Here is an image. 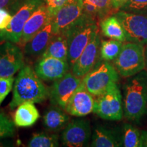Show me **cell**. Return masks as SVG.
<instances>
[{"instance_id": "cell-3", "label": "cell", "mask_w": 147, "mask_h": 147, "mask_svg": "<svg viewBox=\"0 0 147 147\" xmlns=\"http://www.w3.org/2000/svg\"><path fill=\"white\" fill-rule=\"evenodd\" d=\"M96 21L85 14L71 25L62 34L65 35L68 45L67 62L71 67L77 60L90 40L98 32Z\"/></svg>"}, {"instance_id": "cell-14", "label": "cell", "mask_w": 147, "mask_h": 147, "mask_svg": "<svg viewBox=\"0 0 147 147\" xmlns=\"http://www.w3.org/2000/svg\"><path fill=\"white\" fill-rule=\"evenodd\" d=\"M70 66L67 61L51 57H41L34 65L36 74L45 81H55L68 72Z\"/></svg>"}, {"instance_id": "cell-17", "label": "cell", "mask_w": 147, "mask_h": 147, "mask_svg": "<svg viewBox=\"0 0 147 147\" xmlns=\"http://www.w3.org/2000/svg\"><path fill=\"white\" fill-rule=\"evenodd\" d=\"M91 146L119 147L122 146V133L120 131L97 125L91 136Z\"/></svg>"}, {"instance_id": "cell-21", "label": "cell", "mask_w": 147, "mask_h": 147, "mask_svg": "<svg viewBox=\"0 0 147 147\" xmlns=\"http://www.w3.org/2000/svg\"><path fill=\"white\" fill-rule=\"evenodd\" d=\"M41 57H51L67 61L68 45L65 35L62 33L54 34L50 43Z\"/></svg>"}, {"instance_id": "cell-18", "label": "cell", "mask_w": 147, "mask_h": 147, "mask_svg": "<svg viewBox=\"0 0 147 147\" xmlns=\"http://www.w3.org/2000/svg\"><path fill=\"white\" fill-rule=\"evenodd\" d=\"M54 36L52 21L38 32L24 46V53L27 55H42Z\"/></svg>"}, {"instance_id": "cell-27", "label": "cell", "mask_w": 147, "mask_h": 147, "mask_svg": "<svg viewBox=\"0 0 147 147\" xmlns=\"http://www.w3.org/2000/svg\"><path fill=\"white\" fill-rule=\"evenodd\" d=\"M15 126L14 121L0 110V140L13 136L16 132Z\"/></svg>"}, {"instance_id": "cell-4", "label": "cell", "mask_w": 147, "mask_h": 147, "mask_svg": "<svg viewBox=\"0 0 147 147\" xmlns=\"http://www.w3.org/2000/svg\"><path fill=\"white\" fill-rule=\"evenodd\" d=\"M118 71L108 61L100 62L82 78V83L95 97L103 94L119 80Z\"/></svg>"}, {"instance_id": "cell-33", "label": "cell", "mask_w": 147, "mask_h": 147, "mask_svg": "<svg viewBox=\"0 0 147 147\" xmlns=\"http://www.w3.org/2000/svg\"><path fill=\"white\" fill-rule=\"evenodd\" d=\"M129 0H111V5L114 10H120Z\"/></svg>"}, {"instance_id": "cell-1", "label": "cell", "mask_w": 147, "mask_h": 147, "mask_svg": "<svg viewBox=\"0 0 147 147\" xmlns=\"http://www.w3.org/2000/svg\"><path fill=\"white\" fill-rule=\"evenodd\" d=\"M49 97V89L29 65H24L14 79L12 100L9 104L14 110L25 102L40 104Z\"/></svg>"}, {"instance_id": "cell-11", "label": "cell", "mask_w": 147, "mask_h": 147, "mask_svg": "<svg viewBox=\"0 0 147 147\" xmlns=\"http://www.w3.org/2000/svg\"><path fill=\"white\" fill-rule=\"evenodd\" d=\"M91 136V129L87 119H75L69 122L61 134L64 146H87Z\"/></svg>"}, {"instance_id": "cell-30", "label": "cell", "mask_w": 147, "mask_h": 147, "mask_svg": "<svg viewBox=\"0 0 147 147\" xmlns=\"http://www.w3.org/2000/svg\"><path fill=\"white\" fill-rule=\"evenodd\" d=\"M67 1V0H45V3L52 20Z\"/></svg>"}, {"instance_id": "cell-24", "label": "cell", "mask_w": 147, "mask_h": 147, "mask_svg": "<svg viewBox=\"0 0 147 147\" xmlns=\"http://www.w3.org/2000/svg\"><path fill=\"white\" fill-rule=\"evenodd\" d=\"M122 146L125 147H142V131L131 124L122 127Z\"/></svg>"}, {"instance_id": "cell-13", "label": "cell", "mask_w": 147, "mask_h": 147, "mask_svg": "<svg viewBox=\"0 0 147 147\" xmlns=\"http://www.w3.org/2000/svg\"><path fill=\"white\" fill-rule=\"evenodd\" d=\"M82 14V0H67L52 20L54 34L65 32Z\"/></svg>"}, {"instance_id": "cell-35", "label": "cell", "mask_w": 147, "mask_h": 147, "mask_svg": "<svg viewBox=\"0 0 147 147\" xmlns=\"http://www.w3.org/2000/svg\"><path fill=\"white\" fill-rule=\"evenodd\" d=\"M144 57H145V69L147 71V45L144 46Z\"/></svg>"}, {"instance_id": "cell-5", "label": "cell", "mask_w": 147, "mask_h": 147, "mask_svg": "<svg viewBox=\"0 0 147 147\" xmlns=\"http://www.w3.org/2000/svg\"><path fill=\"white\" fill-rule=\"evenodd\" d=\"M114 66L123 78L133 76L144 70V45L131 42L123 43L120 53L114 60Z\"/></svg>"}, {"instance_id": "cell-15", "label": "cell", "mask_w": 147, "mask_h": 147, "mask_svg": "<svg viewBox=\"0 0 147 147\" xmlns=\"http://www.w3.org/2000/svg\"><path fill=\"white\" fill-rule=\"evenodd\" d=\"M94 104V95L89 93L82 83L69 100L65 111L74 117H84L93 113Z\"/></svg>"}, {"instance_id": "cell-20", "label": "cell", "mask_w": 147, "mask_h": 147, "mask_svg": "<svg viewBox=\"0 0 147 147\" xmlns=\"http://www.w3.org/2000/svg\"><path fill=\"white\" fill-rule=\"evenodd\" d=\"M69 117L63 109L59 106L53 105L49 108L43 117L44 125L48 130L57 132L65 128L68 124Z\"/></svg>"}, {"instance_id": "cell-7", "label": "cell", "mask_w": 147, "mask_h": 147, "mask_svg": "<svg viewBox=\"0 0 147 147\" xmlns=\"http://www.w3.org/2000/svg\"><path fill=\"white\" fill-rule=\"evenodd\" d=\"M93 113L108 121H120L124 116L122 95L117 84L95 99Z\"/></svg>"}, {"instance_id": "cell-19", "label": "cell", "mask_w": 147, "mask_h": 147, "mask_svg": "<svg viewBox=\"0 0 147 147\" xmlns=\"http://www.w3.org/2000/svg\"><path fill=\"white\" fill-rule=\"evenodd\" d=\"M40 115L34 103L25 102L16 108L14 116V122L18 127H29L36 123Z\"/></svg>"}, {"instance_id": "cell-28", "label": "cell", "mask_w": 147, "mask_h": 147, "mask_svg": "<svg viewBox=\"0 0 147 147\" xmlns=\"http://www.w3.org/2000/svg\"><path fill=\"white\" fill-rule=\"evenodd\" d=\"M120 10L147 15V0H129Z\"/></svg>"}, {"instance_id": "cell-26", "label": "cell", "mask_w": 147, "mask_h": 147, "mask_svg": "<svg viewBox=\"0 0 147 147\" xmlns=\"http://www.w3.org/2000/svg\"><path fill=\"white\" fill-rule=\"evenodd\" d=\"M59 146L57 134L36 133L29 140L27 146L29 147H57Z\"/></svg>"}, {"instance_id": "cell-31", "label": "cell", "mask_w": 147, "mask_h": 147, "mask_svg": "<svg viewBox=\"0 0 147 147\" xmlns=\"http://www.w3.org/2000/svg\"><path fill=\"white\" fill-rule=\"evenodd\" d=\"M12 18V15L8 10L0 8V31L5 29L8 26Z\"/></svg>"}, {"instance_id": "cell-32", "label": "cell", "mask_w": 147, "mask_h": 147, "mask_svg": "<svg viewBox=\"0 0 147 147\" xmlns=\"http://www.w3.org/2000/svg\"><path fill=\"white\" fill-rule=\"evenodd\" d=\"M19 0H0V8L12 11Z\"/></svg>"}, {"instance_id": "cell-10", "label": "cell", "mask_w": 147, "mask_h": 147, "mask_svg": "<svg viewBox=\"0 0 147 147\" xmlns=\"http://www.w3.org/2000/svg\"><path fill=\"white\" fill-rule=\"evenodd\" d=\"M25 65L24 55L16 44L4 41L0 44V76H13Z\"/></svg>"}, {"instance_id": "cell-23", "label": "cell", "mask_w": 147, "mask_h": 147, "mask_svg": "<svg viewBox=\"0 0 147 147\" xmlns=\"http://www.w3.org/2000/svg\"><path fill=\"white\" fill-rule=\"evenodd\" d=\"M83 14L94 19L108 16L112 10L111 0H82Z\"/></svg>"}, {"instance_id": "cell-2", "label": "cell", "mask_w": 147, "mask_h": 147, "mask_svg": "<svg viewBox=\"0 0 147 147\" xmlns=\"http://www.w3.org/2000/svg\"><path fill=\"white\" fill-rule=\"evenodd\" d=\"M127 78L123 88L124 117L129 121H138L147 110V71Z\"/></svg>"}, {"instance_id": "cell-22", "label": "cell", "mask_w": 147, "mask_h": 147, "mask_svg": "<svg viewBox=\"0 0 147 147\" xmlns=\"http://www.w3.org/2000/svg\"><path fill=\"white\" fill-rule=\"evenodd\" d=\"M100 28L102 34L110 39L126 41V36L122 24L115 15L108 16L100 22Z\"/></svg>"}, {"instance_id": "cell-16", "label": "cell", "mask_w": 147, "mask_h": 147, "mask_svg": "<svg viewBox=\"0 0 147 147\" xmlns=\"http://www.w3.org/2000/svg\"><path fill=\"white\" fill-rule=\"evenodd\" d=\"M52 21L47 5L44 3L38 7L27 20L23 27L18 45L24 47L32 38Z\"/></svg>"}, {"instance_id": "cell-9", "label": "cell", "mask_w": 147, "mask_h": 147, "mask_svg": "<svg viewBox=\"0 0 147 147\" xmlns=\"http://www.w3.org/2000/svg\"><path fill=\"white\" fill-rule=\"evenodd\" d=\"M115 15L123 27L126 41L147 45V15L119 10Z\"/></svg>"}, {"instance_id": "cell-8", "label": "cell", "mask_w": 147, "mask_h": 147, "mask_svg": "<svg viewBox=\"0 0 147 147\" xmlns=\"http://www.w3.org/2000/svg\"><path fill=\"white\" fill-rule=\"evenodd\" d=\"M82 78L68 71L53 82L49 88V97L52 105L59 106L65 110L67 102L75 91L81 85Z\"/></svg>"}, {"instance_id": "cell-6", "label": "cell", "mask_w": 147, "mask_h": 147, "mask_svg": "<svg viewBox=\"0 0 147 147\" xmlns=\"http://www.w3.org/2000/svg\"><path fill=\"white\" fill-rule=\"evenodd\" d=\"M45 0H19L12 12H14L9 25L0 31V42L9 41L18 45L23 27L31 15Z\"/></svg>"}, {"instance_id": "cell-29", "label": "cell", "mask_w": 147, "mask_h": 147, "mask_svg": "<svg viewBox=\"0 0 147 147\" xmlns=\"http://www.w3.org/2000/svg\"><path fill=\"white\" fill-rule=\"evenodd\" d=\"M14 76H0V105L2 104L5 97L8 96L13 88L14 82Z\"/></svg>"}, {"instance_id": "cell-12", "label": "cell", "mask_w": 147, "mask_h": 147, "mask_svg": "<svg viewBox=\"0 0 147 147\" xmlns=\"http://www.w3.org/2000/svg\"><path fill=\"white\" fill-rule=\"evenodd\" d=\"M101 40L99 31L95 33L80 57L71 67L73 74L82 78L96 65L100 50Z\"/></svg>"}, {"instance_id": "cell-34", "label": "cell", "mask_w": 147, "mask_h": 147, "mask_svg": "<svg viewBox=\"0 0 147 147\" xmlns=\"http://www.w3.org/2000/svg\"><path fill=\"white\" fill-rule=\"evenodd\" d=\"M142 146L147 147V131H142Z\"/></svg>"}, {"instance_id": "cell-25", "label": "cell", "mask_w": 147, "mask_h": 147, "mask_svg": "<svg viewBox=\"0 0 147 147\" xmlns=\"http://www.w3.org/2000/svg\"><path fill=\"white\" fill-rule=\"evenodd\" d=\"M123 45V42L113 39L101 41L100 50L101 59L106 61H113L118 57Z\"/></svg>"}]
</instances>
